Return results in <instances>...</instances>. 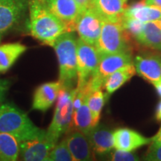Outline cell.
Returning a JSON list of instances; mask_svg holds the SVG:
<instances>
[{
	"mask_svg": "<svg viewBox=\"0 0 161 161\" xmlns=\"http://www.w3.org/2000/svg\"><path fill=\"white\" fill-rule=\"evenodd\" d=\"M29 13L31 35L46 45L53 47L56 40L68 32L66 24L50 11L46 0H29Z\"/></svg>",
	"mask_w": 161,
	"mask_h": 161,
	"instance_id": "1",
	"label": "cell"
},
{
	"mask_svg": "<svg viewBox=\"0 0 161 161\" xmlns=\"http://www.w3.org/2000/svg\"><path fill=\"white\" fill-rule=\"evenodd\" d=\"M0 132L17 137L19 142L45 137L46 131L32 122L25 112L10 103L0 105Z\"/></svg>",
	"mask_w": 161,
	"mask_h": 161,
	"instance_id": "2",
	"label": "cell"
},
{
	"mask_svg": "<svg viewBox=\"0 0 161 161\" xmlns=\"http://www.w3.org/2000/svg\"><path fill=\"white\" fill-rule=\"evenodd\" d=\"M59 64V81L72 87L77 79V39L73 32H65L53 46Z\"/></svg>",
	"mask_w": 161,
	"mask_h": 161,
	"instance_id": "3",
	"label": "cell"
},
{
	"mask_svg": "<svg viewBox=\"0 0 161 161\" xmlns=\"http://www.w3.org/2000/svg\"><path fill=\"white\" fill-rule=\"evenodd\" d=\"M75 88L63 86L57 98L53 119L46 130V138L55 146L59 138L69 131L72 123Z\"/></svg>",
	"mask_w": 161,
	"mask_h": 161,
	"instance_id": "4",
	"label": "cell"
},
{
	"mask_svg": "<svg viewBox=\"0 0 161 161\" xmlns=\"http://www.w3.org/2000/svg\"><path fill=\"white\" fill-rule=\"evenodd\" d=\"M100 56L120 52H131V36L121 22L103 21L102 31L95 45Z\"/></svg>",
	"mask_w": 161,
	"mask_h": 161,
	"instance_id": "5",
	"label": "cell"
},
{
	"mask_svg": "<svg viewBox=\"0 0 161 161\" xmlns=\"http://www.w3.org/2000/svg\"><path fill=\"white\" fill-rule=\"evenodd\" d=\"M132 64L131 52H120L100 56L98 65L86 83L90 91L99 90L107 78L116 70Z\"/></svg>",
	"mask_w": 161,
	"mask_h": 161,
	"instance_id": "6",
	"label": "cell"
},
{
	"mask_svg": "<svg viewBox=\"0 0 161 161\" xmlns=\"http://www.w3.org/2000/svg\"><path fill=\"white\" fill-rule=\"evenodd\" d=\"M99 55L94 46L77 39V86L83 87L91 77L99 62Z\"/></svg>",
	"mask_w": 161,
	"mask_h": 161,
	"instance_id": "7",
	"label": "cell"
},
{
	"mask_svg": "<svg viewBox=\"0 0 161 161\" xmlns=\"http://www.w3.org/2000/svg\"><path fill=\"white\" fill-rule=\"evenodd\" d=\"M29 11V0H0V37L19 25Z\"/></svg>",
	"mask_w": 161,
	"mask_h": 161,
	"instance_id": "8",
	"label": "cell"
},
{
	"mask_svg": "<svg viewBox=\"0 0 161 161\" xmlns=\"http://www.w3.org/2000/svg\"><path fill=\"white\" fill-rule=\"evenodd\" d=\"M102 24V18L90 7L82 12L78 17L75 24V31H77L80 40L95 46L100 36Z\"/></svg>",
	"mask_w": 161,
	"mask_h": 161,
	"instance_id": "9",
	"label": "cell"
},
{
	"mask_svg": "<svg viewBox=\"0 0 161 161\" xmlns=\"http://www.w3.org/2000/svg\"><path fill=\"white\" fill-rule=\"evenodd\" d=\"M50 11L67 26L68 32L75 31V24L83 11L75 0H46Z\"/></svg>",
	"mask_w": 161,
	"mask_h": 161,
	"instance_id": "10",
	"label": "cell"
},
{
	"mask_svg": "<svg viewBox=\"0 0 161 161\" xmlns=\"http://www.w3.org/2000/svg\"><path fill=\"white\" fill-rule=\"evenodd\" d=\"M54 146L46 136L23 141L20 142L19 157L25 161H46Z\"/></svg>",
	"mask_w": 161,
	"mask_h": 161,
	"instance_id": "11",
	"label": "cell"
},
{
	"mask_svg": "<svg viewBox=\"0 0 161 161\" xmlns=\"http://www.w3.org/2000/svg\"><path fill=\"white\" fill-rule=\"evenodd\" d=\"M113 134L114 148L116 149L133 152L152 142V138L146 137L139 132L130 128H119Z\"/></svg>",
	"mask_w": 161,
	"mask_h": 161,
	"instance_id": "12",
	"label": "cell"
},
{
	"mask_svg": "<svg viewBox=\"0 0 161 161\" xmlns=\"http://www.w3.org/2000/svg\"><path fill=\"white\" fill-rule=\"evenodd\" d=\"M66 142L73 161H88L94 159L93 150L87 136L79 130L69 133Z\"/></svg>",
	"mask_w": 161,
	"mask_h": 161,
	"instance_id": "13",
	"label": "cell"
},
{
	"mask_svg": "<svg viewBox=\"0 0 161 161\" xmlns=\"http://www.w3.org/2000/svg\"><path fill=\"white\" fill-rule=\"evenodd\" d=\"M63 87L61 83L52 81L40 85L35 90L32 102V109L45 112L57 100L58 94Z\"/></svg>",
	"mask_w": 161,
	"mask_h": 161,
	"instance_id": "14",
	"label": "cell"
},
{
	"mask_svg": "<svg viewBox=\"0 0 161 161\" xmlns=\"http://www.w3.org/2000/svg\"><path fill=\"white\" fill-rule=\"evenodd\" d=\"M127 0H91L90 7L103 21L121 22L126 9Z\"/></svg>",
	"mask_w": 161,
	"mask_h": 161,
	"instance_id": "15",
	"label": "cell"
},
{
	"mask_svg": "<svg viewBox=\"0 0 161 161\" xmlns=\"http://www.w3.org/2000/svg\"><path fill=\"white\" fill-rule=\"evenodd\" d=\"M136 72L150 83L161 78V57L158 55H137L134 60Z\"/></svg>",
	"mask_w": 161,
	"mask_h": 161,
	"instance_id": "16",
	"label": "cell"
},
{
	"mask_svg": "<svg viewBox=\"0 0 161 161\" xmlns=\"http://www.w3.org/2000/svg\"><path fill=\"white\" fill-rule=\"evenodd\" d=\"M113 133L108 127L102 125H97L90 130L87 137L93 152L98 155H104L114 148Z\"/></svg>",
	"mask_w": 161,
	"mask_h": 161,
	"instance_id": "17",
	"label": "cell"
},
{
	"mask_svg": "<svg viewBox=\"0 0 161 161\" xmlns=\"http://www.w3.org/2000/svg\"><path fill=\"white\" fill-rule=\"evenodd\" d=\"M123 17L134 18L142 23L155 21L161 18V8L141 2L126 8Z\"/></svg>",
	"mask_w": 161,
	"mask_h": 161,
	"instance_id": "18",
	"label": "cell"
},
{
	"mask_svg": "<svg viewBox=\"0 0 161 161\" xmlns=\"http://www.w3.org/2000/svg\"><path fill=\"white\" fill-rule=\"evenodd\" d=\"M136 42L147 48L161 52L160 19L145 23L143 29L136 39Z\"/></svg>",
	"mask_w": 161,
	"mask_h": 161,
	"instance_id": "19",
	"label": "cell"
},
{
	"mask_svg": "<svg viewBox=\"0 0 161 161\" xmlns=\"http://www.w3.org/2000/svg\"><path fill=\"white\" fill-rule=\"evenodd\" d=\"M27 49V46L20 43L0 45V73L8 71Z\"/></svg>",
	"mask_w": 161,
	"mask_h": 161,
	"instance_id": "20",
	"label": "cell"
},
{
	"mask_svg": "<svg viewBox=\"0 0 161 161\" xmlns=\"http://www.w3.org/2000/svg\"><path fill=\"white\" fill-rule=\"evenodd\" d=\"M136 69L133 64H130L116 70L104 80V86L108 94H112L135 75Z\"/></svg>",
	"mask_w": 161,
	"mask_h": 161,
	"instance_id": "21",
	"label": "cell"
},
{
	"mask_svg": "<svg viewBox=\"0 0 161 161\" xmlns=\"http://www.w3.org/2000/svg\"><path fill=\"white\" fill-rule=\"evenodd\" d=\"M20 142L17 137L0 132V160L15 161L19 156Z\"/></svg>",
	"mask_w": 161,
	"mask_h": 161,
	"instance_id": "22",
	"label": "cell"
},
{
	"mask_svg": "<svg viewBox=\"0 0 161 161\" xmlns=\"http://www.w3.org/2000/svg\"><path fill=\"white\" fill-rule=\"evenodd\" d=\"M87 96L88 94L85 96L81 104L77 109L74 110L73 116H72V123L75 126V130H79L86 136L94 128L91 113L86 102Z\"/></svg>",
	"mask_w": 161,
	"mask_h": 161,
	"instance_id": "23",
	"label": "cell"
},
{
	"mask_svg": "<svg viewBox=\"0 0 161 161\" xmlns=\"http://www.w3.org/2000/svg\"><path fill=\"white\" fill-rule=\"evenodd\" d=\"M86 102L91 113L92 124L96 127L99 122L101 111L105 103V96L101 89L94 90L88 94Z\"/></svg>",
	"mask_w": 161,
	"mask_h": 161,
	"instance_id": "24",
	"label": "cell"
},
{
	"mask_svg": "<svg viewBox=\"0 0 161 161\" xmlns=\"http://www.w3.org/2000/svg\"><path fill=\"white\" fill-rule=\"evenodd\" d=\"M73 161L72 157L64 139L57 143L50 151L46 161Z\"/></svg>",
	"mask_w": 161,
	"mask_h": 161,
	"instance_id": "25",
	"label": "cell"
},
{
	"mask_svg": "<svg viewBox=\"0 0 161 161\" xmlns=\"http://www.w3.org/2000/svg\"><path fill=\"white\" fill-rule=\"evenodd\" d=\"M122 23L124 29L128 32L131 37L136 40L143 29L145 24V23H142L140 20L128 17H123Z\"/></svg>",
	"mask_w": 161,
	"mask_h": 161,
	"instance_id": "26",
	"label": "cell"
},
{
	"mask_svg": "<svg viewBox=\"0 0 161 161\" xmlns=\"http://www.w3.org/2000/svg\"><path fill=\"white\" fill-rule=\"evenodd\" d=\"M139 157L135 153L116 149L111 154V160L114 161H136Z\"/></svg>",
	"mask_w": 161,
	"mask_h": 161,
	"instance_id": "27",
	"label": "cell"
},
{
	"mask_svg": "<svg viewBox=\"0 0 161 161\" xmlns=\"http://www.w3.org/2000/svg\"><path fill=\"white\" fill-rule=\"evenodd\" d=\"M145 160L150 161H161V145H152L149 147Z\"/></svg>",
	"mask_w": 161,
	"mask_h": 161,
	"instance_id": "28",
	"label": "cell"
},
{
	"mask_svg": "<svg viewBox=\"0 0 161 161\" xmlns=\"http://www.w3.org/2000/svg\"><path fill=\"white\" fill-rule=\"evenodd\" d=\"M10 82L8 80H0V104L3 102L6 93L9 89Z\"/></svg>",
	"mask_w": 161,
	"mask_h": 161,
	"instance_id": "29",
	"label": "cell"
},
{
	"mask_svg": "<svg viewBox=\"0 0 161 161\" xmlns=\"http://www.w3.org/2000/svg\"><path fill=\"white\" fill-rule=\"evenodd\" d=\"M75 1L79 5V7L83 12L90 7V2H91V0H75Z\"/></svg>",
	"mask_w": 161,
	"mask_h": 161,
	"instance_id": "30",
	"label": "cell"
},
{
	"mask_svg": "<svg viewBox=\"0 0 161 161\" xmlns=\"http://www.w3.org/2000/svg\"><path fill=\"white\" fill-rule=\"evenodd\" d=\"M152 145H156V146L161 145V126L158 132L152 138Z\"/></svg>",
	"mask_w": 161,
	"mask_h": 161,
	"instance_id": "31",
	"label": "cell"
},
{
	"mask_svg": "<svg viewBox=\"0 0 161 161\" xmlns=\"http://www.w3.org/2000/svg\"><path fill=\"white\" fill-rule=\"evenodd\" d=\"M155 117L158 121H161V100L159 102L156 108Z\"/></svg>",
	"mask_w": 161,
	"mask_h": 161,
	"instance_id": "32",
	"label": "cell"
},
{
	"mask_svg": "<svg viewBox=\"0 0 161 161\" xmlns=\"http://www.w3.org/2000/svg\"><path fill=\"white\" fill-rule=\"evenodd\" d=\"M145 3L147 5H155L158 7L161 8V0H146Z\"/></svg>",
	"mask_w": 161,
	"mask_h": 161,
	"instance_id": "33",
	"label": "cell"
},
{
	"mask_svg": "<svg viewBox=\"0 0 161 161\" xmlns=\"http://www.w3.org/2000/svg\"><path fill=\"white\" fill-rule=\"evenodd\" d=\"M152 84L154 86V87H155L157 92H158L159 96H160L161 97V78L160 80H157V81L154 82V83H153Z\"/></svg>",
	"mask_w": 161,
	"mask_h": 161,
	"instance_id": "34",
	"label": "cell"
},
{
	"mask_svg": "<svg viewBox=\"0 0 161 161\" xmlns=\"http://www.w3.org/2000/svg\"><path fill=\"white\" fill-rule=\"evenodd\" d=\"M160 21H161V18H160Z\"/></svg>",
	"mask_w": 161,
	"mask_h": 161,
	"instance_id": "35",
	"label": "cell"
},
{
	"mask_svg": "<svg viewBox=\"0 0 161 161\" xmlns=\"http://www.w3.org/2000/svg\"><path fill=\"white\" fill-rule=\"evenodd\" d=\"M0 39H1V37H0Z\"/></svg>",
	"mask_w": 161,
	"mask_h": 161,
	"instance_id": "36",
	"label": "cell"
}]
</instances>
